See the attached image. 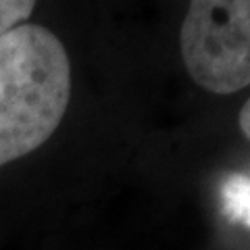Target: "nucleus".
<instances>
[{"label": "nucleus", "instance_id": "obj_4", "mask_svg": "<svg viewBox=\"0 0 250 250\" xmlns=\"http://www.w3.org/2000/svg\"><path fill=\"white\" fill-rule=\"evenodd\" d=\"M38 0H0V36L23 25Z\"/></svg>", "mask_w": 250, "mask_h": 250}, {"label": "nucleus", "instance_id": "obj_3", "mask_svg": "<svg viewBox=\"0 0 250 250\" xmlns=\"http://www.w3.org/2000/svg\"><path fill=\"white\" fill-rule=\"evenodd\" d=\"M223 213L250 229V175H233L221 190Z\"/></svg>", "mask_w": 250, "mask_h": 250}, {"label": "nucleus", "instance_id": "obj_2", "mask_svg": "<svg viewBox=\"0 0 250 250\" xmlns=\"http://www.w3.org/2000/svg\"><path fill=\"white\" fill-rule=\"evenodd\" d=\"M179 48L188 75L213 94L250 85V0H190Z\"/></svg>", "mask_w": 250, "mask_h": 250}, {"label": "nucleus", "instance_id": "obj_1", "mask_svg": "<svg viewBox=\"0 0 250 250\" xmlns=\"http://www.w3.org/2000/svg\"><path fill=\"white\" fill-rule=\"evenodd\" d=\"M71 100V65L62 42L34 23L0 36V167L40 148Z\"/></svg>", "mask_w": 250, "mask_h": 250}, {"label": "nucleus", "instance_id": "obj_5", "mask_svg": "<svg viewBox=\"0 0 250 250\" xmlns=\"http://www.w3.org/2000/svg\"><path fill=\"white\" fill-rule=\"evenodd\" d=\"M240 129H242V134H244L248 140H250V98L244 103V106H242V111H240Z\"/></svg>", "mask_w": 250, "mask_h": 250}]
</instances>
